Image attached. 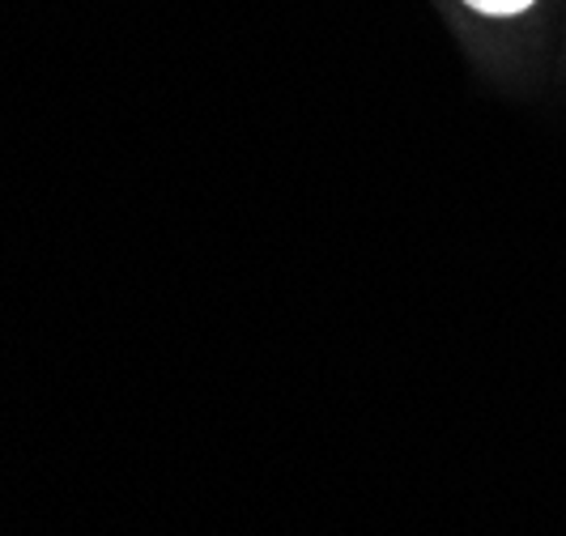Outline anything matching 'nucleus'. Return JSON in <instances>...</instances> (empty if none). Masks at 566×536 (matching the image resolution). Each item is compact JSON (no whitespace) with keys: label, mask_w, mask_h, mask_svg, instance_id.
<instances>
[{"label":"nucleus","mask_w":566,"mask_h":536,"mask_svg":"<svg viewBox=\"0 0 566 536\" xmlns=\"http://www.w3.org/2000/svg\"><path fill=\"white\" fill-rule=\"evenodd\" d=\"M464 4H473L478 13H524L533 0H464Z\"/></svg>","instance_id":"1"}]
</instances>
